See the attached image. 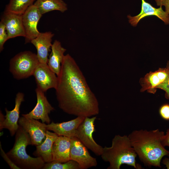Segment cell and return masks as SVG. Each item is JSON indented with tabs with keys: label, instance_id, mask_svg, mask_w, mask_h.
Instances as JSON below:
<instances>
[{
	"label": "cell",
	"instance_id": "1",
	"mask_svg": "<svg viewBox=\"0 0 169 169\" xmlns=\"http://www.w3.org/2000/svg\"><path fill=\"white\" fill-rule=\"evenodd\" d=\"M57 76L56 95L61 110L77 117H90L99 114L98 100L77 63L69 54L64 55Z\"/></svg>",
	"mask_w": 169,
	"mask_h": 169
},
{
	"label": "cell",
	"instance_id": "2",
	"mask_svg": "<svg viewBox=\"0 0 169 169\" xmlns=\"http://www.w3.org/2000/svg\"><path fill=\"white\" fill-rule=\"evenodd\" d=\"M164 132L159 129L133 131L128 136L132 146L140 161L146 166L161 167V162L169 151L163 145Z\"/></svg>",
	"mask_w": 169,
	"mask_h": 169
},
{
	"label": "cell",
	"instance_id": "3",
	"mask_svg": "<svg viewBox=\"0 0 169 169\" xmlns=\"http://www.w3.org/2000/svg\"><path fill=\"white\" fill-rule=\"evenodd\" d=\"M137 154L126 135H116L112 139L111 146L103 147L101 155L103 160L109 163L107 169H120L123 164L136 169L141 167L136 163Z\"/></svg>",
	"mask_w": 169,
	"mask_h": 169
},
{
	"label": "cell",
	"instance_id": "4",
	"mask_svg": "<svg viewBox=\"0 0 169 169\" xmlns=\"http://www.w3.org/2000/svg\"><path fill=\"white\" fill-rule=\"evenodd\" d=\"M13 148L7 154L12 161L20 169H42L45 163L40 157L34 158L28 154L26 148L32 145L28 134L20 125L15 134Z\"/></svg>",
	"mask_w": 169,
	"mask_h": 169
},
{
	"label": "cell",
	"instance_id": "5",
	"mask_svg": "<svg viewBox=\"0 0 169 169\" xmlns=\"http://www.w3.org/2000/svg\"><path fill=\"white\" fill-rule=\"evenodd\" d=\"M39 63L37 54L28 51L21 52L11 59L9 70L15 79H24L33 75Z\"/></svg>",
	"mask_w": 169,
	"mask_h": 169
},
{
	"label": "cell",
	"instance_id": "6",
	"mask_svg": "<svg viewBox=\"0 0 169 169\" xmlns=\"http://www.w3.org/2000/svg\"><path fill=\"white\" fill-rule=\"evenodd\" d=\"M96 119V116L85 117L78 128L75 137L96 155L101 156L103 147L96 143L93 137Z\"/></svg>",
	"mask_w": 169,
	"mask_h": 169
},
{
	"label": "cell",
	"instance_id": "7",
	"mask_svg": "<svg viewBox=\"0 0 169 169\" xmlns=\"http://www.w3.org/2000/svg\"><path fill=\"white\" fill-rule=\"evenodd\" d=\"M86 148L76 137L71 138L70 159L77 162L80 169H87L97 165L96 159L90 155Z\"/></svg>",
	"mask_w": 169,
	"mask_h": 169
},
{
	"label": "cell",
	"instance_id": "8",
	"mask_svg": "<svg viewBox=\"0 0 169 169\" xmlns=\"http://www.w3.org/2000/svg\"><path fill=\"white\" fill-rule=\"evenodd\" d=\"M18 124L29 135L32 145H39L45 139L47 130L45 123L22 116L19 118Z\"/></svg>",
	"mask_w": 169,
	"mask_h": 169
},
{
	"label": "cell",
	"instance_id": "9",
	"mask_svg": "<svg viewBox=\"0 0 169 169\" xmlns=\"http://www.w3.org/2000/svg\"><path fill=\"white\" fill-rule=\"evenodd\" d=\"M35 92L37 98L35 106L28 113L23 114L22 115L27 118L40 119L42 122L49 124L51 120L49 114L54 110V108L48 101L44 95V92L37 87Z\"/></svg>",
	"mask_w": 169,
	"mask_h": 169
},
{
	"label": "cell",
	"instance_id": "10",
	"mask_svg": "<svg viewBox=\"0 0 169 169\" xmlns=\"http://www.w3.org/2000/svg\"><path fill=\"white\" fill-rule=\"evenodd\" d=\"M42 15L37 7L33 4L30 6L22 15L25 33V43L30 42L40 34L37 27Z\"/></svg>",
	"mask_w": 169,
	"mask_h": 169
},
{
	"label": "cell",
	"instance_id": "11",
	"mask_svg": "<svg viewBox=\"0 0 169 169\" xmlns=\"http://www.w3.org/2000/svg\"><path fill=\"white\" fill-rule=\"evenodd\" d=\"M56 74L50 69L48 64L39 63L33 75L35 78L37 87L45 92L49 89H55L58 80Z\"/></svg>",
	"mask_w": 169,
	"mask_h": 169
},
{
	"label": "cell",
	"instance_id": "12",
	"mask_svg": "<svg viewBox=\"0 0 169 169\" xmlns=\"http://www.w3.org/2000/svg\"><path fill=\"white\" fill-rule=\"evenodd\" d=\"M24 101V95L19 92L16 95L15 105L13 109L9 111L5 109L6 114L3 120L0 121V129H8L11 136H13L17 132L18 127V121L19 118L20 108L22 102Z\"/></svg>",
	"mask_w": 169,
	"mask_h": 169
},
{
	"label": "cell",
	"instance_id": "13",
	"mask_svg": "<svg viewBox=\"0 0 169 169\" xmlns=\"http://www.w3.org/2000/svg\"><path fill=\"white\" fill-rule=\"evenodd\" d=\"M141 0V10L137 15L132 16L128 15L127 17L129 22L133 27H136L143 18L149 16L154 15L162 21L165 24H169V15L162 9V6L156 8L145 0Z\"/></svg>",
	"mask_w": 169,
	"mask_h": 169
},
{
	"label": "cell",
	"instance_id": "14",
	"mask_svg": "<svg viewBox=\"0 0 169 169\" xmlns=\"http://www.w3.org/2000/svg\"><path fill=\"white\" fill-rule=\"evenodd\" d=\"M169 76V69L166 67L159 68L154 72H150L140 79L141 86L140 91L147 90L150 93L154 94L156 87L167 79Z\"/></svg>",
	"mask_w": 169,
	"mask_h": 169
},
{
	"label": "cell",
	"instance_id": "15",
	"mask_svg": "<svg viewBox=\"0 0 169 169\" xmlns=\"http://www.w3.org/2000/svg\"><path fill=\"white\" fill-rule=\"evenodd\" d=\"M85 117L77 116L70 120L61 123H51L46 125V129L53 131L58 136L70 138L75 137L78 127Z\"/></svg>",
	"mask_w": 169,
	"mask_h": 169
},
{
	"label": "cell",
	"instance_id": "16",
	"mask_svg": "<svg viewBox=\"0 0 169 169\" xmlns=\"http://www.w3.org/2000/svg\"><path fill=\"white\" fill-rule=\"evenodd\" d=\"M54 35L50 31L40 33L36 38L31 41L36 49L37 55L40 63L47 64L48 52L52 45L51 42Z\"/></svg>",
	"mask_w": 169,
	"mask_h": 169
},
{
	"label": "cell",
	"instance_id": "17",
	"mask_svg": "<svg viewBox=\"0 0 169 169\" xmlns=\"http://www.w3.org/2000/svg\"><path fill=\"white\" fill-rule=\"evenodd\" d=\"M1 21L5 25L8 39L18 36L25 37L22 15L4 14Z\"/></svg>",
	"mask_w": 169,
	"mask_h": 169
},
{
	"label": "cell",
	"instance_id": "18",
	"mask_svg": "<svg viewBox=\"0 0 169 169\" xmlns=\"http://www.w3.org/2000/svg\"><path fill=\"white\" fill-rule=\"evenodd\" d=\"M71 138L58 136L52 146L53 161L64 162L70 160Z\"/></svg>",
	"mask_w": 169,
	"mask_h": 169
},
{
	"label": "cell",
	"instance_id": "19",
	"mask_svg": "<svg viewBox=\"0 0 169 169\" xmlns=\"http://www.w3.org/2000/svg\"><path fill=\"white\" fill-rule=\"evenodd\" d=\"M58 136L55 133L47 130L45 139L40 145L36 146V150L33 155L41 157L45 163L52 161L53 145Z\"/></svg>",
	"mask_w": 169,
	"mask_h": 169
},
{
	"label": "cell",
	"instance_id": "20",
	"mask_svg": "<svg viewBox=\"0 0 169 169\" xmlns=\"http://www.w3.org/2000/svg\"><path fill=\"white\" fill-rule=\"evenodd\" d=\"M51 52L48 61L50 69L57 76L60 73L66 49L62 47L60 42L55 40L51 46Z\"/></svg>",
	"mask_w": 169,
	"mask_h": 169
},
{
	"label": "cell",
	"instance_id": "21",
	"mask_svg": "<svg viewBox=\"0 0 169 169\" xmlns=\"http://www.w3.org/2000/svg\"><path fill=\"white\" fill-rule=\"evenodd\" d=\"M33 4L42 15L53 10L63 13L68 9L67 4L63 0H37Z\"/></svg>",
	"mask_w": 169,
	"mask_h": 169
},
{
	"label": "cell",
	"instance_id": "22",
	"mask_svg": "<svg viewBox=\"0 0 169 169\" xmlns=\"http://www.w3.org/2000/svg\"><path fill=\"white\" fill-rule=\"evenodd\" d=\"M35 0H10L6 5L4 14L22 15Z\"/></svg>",
	"mask_w": 169,
	"mask_h": 169
},
{
	"label": "cell",
	"instance_id": "23",
	"mask_svg": "<svg viewBox=\"0 0 169 169\" xmlns=\"http://www.w3.org/2000/svg\"><path fill=\"white\" fill-rule=\"evenodd\" d=\"M43 169H80L79 164L76 161L70 160L64 162L52 161L45 163Z\"/></svg>",
	"mask_w": 169,
	"mask_h": 169
},
{
	"label": "cell",
	"instance_id": "24",
	"mask_svg": "<svg viewBox=\"0 0 169 169\" xmlns=\"http://www.w3.org/2000/svg\"><path fill=\"white\" fill-rule=\"evenodd\" d=\"M8 39V35L4 24L0 22V51L3 50V45L6 41Z\"/></svg>",
	"mask_w": 169,
	"mask_h": 169
},
{
	"label": "cell",
	"instance_id": "25",
	"mask_svg": "<svg viewBox=\"0 0 169 169\" xmlns=\"http://www.w3.org/2000/svg\"><path fill=\"white\" fill-rule=\"evenodd\" d=\"M166 67L169 69V60L167 62ZM156 88L163 90L165 92V98L167 99H169V76L167 79L158 85Z\"/></svg>",
	"mask_w": 169,
	"mask_h": 169
},
{
	"label": "cell",
	"instance_id": "26",
	"mask_svg": "<svg viewBox=\"0 0 169 169\" xmlns=\"http://www.w3.org/2000/svg\"><path fill=\"white\" fill-rule=\"evenodd\" d=\"M0 154L1 156L4 160L8 163L11 169H20V168L17 166L11 160L10 158L6 153L2 149L1 142L0 143Z\"/></svg>",
	"mask_w": 169,
	"mask_h": 169
},
{
	"label": "cell",
	"instance_id": "27",
	"mask_svg": "<svg viewBox=\"0 0 169 169\" xmlns=\"http://www.w3.org/2000/svg\"><path fill=\"white\" fill-rule=\"evenodd\" d=\"M159 112L161 117L164 120H169V104H165L160 107Z\"/></svg>",
	"mask_w": 169,
	"mask_h": 169
},
{
	"label": "cell",
	"instance_id": "28",
	"mask_svg": "<svg viewBox=\"0 0 169 169\" xmlns=\"http://www.w3.org/2000/svg\"><path fill=\"white\" fill-rule=\"evenodd\" d=\"M158 6L165 7V12L169 15V0H155Z\"/></svg>",
	"mask_w": 169,
	"mask_h": 169
},
{
	"label": "cell",
	"instance_id": "29",
	"mask_svg": "<svg viewBox=\"0 0 169 169\" xmlns=\"http://www.w3.org/2000/svg\"><path fill=\"white\" fill-rule=\"evenodd\" d=\"M162 143L164 147H169V128L166 130V134H165L163 137Z\"/></svg>",
	"mask_w": 169,
	"mask_h": 169
},
{
	"label": "cell",
	"instance_id": "30",
	"mask_svg": "<svg viewBox=\"0 0 169 169\" xmlns=\"http://www.w3.org/2000/svg\"><path fill=\"white\" fill-rule=\"evenodd\" d=\"M162 163L166 166L167 169H169V158L166 157L162 161Z\"/></svg>",
	"mask_w": 169,
	"mask_h": 169
}]
</instances>
